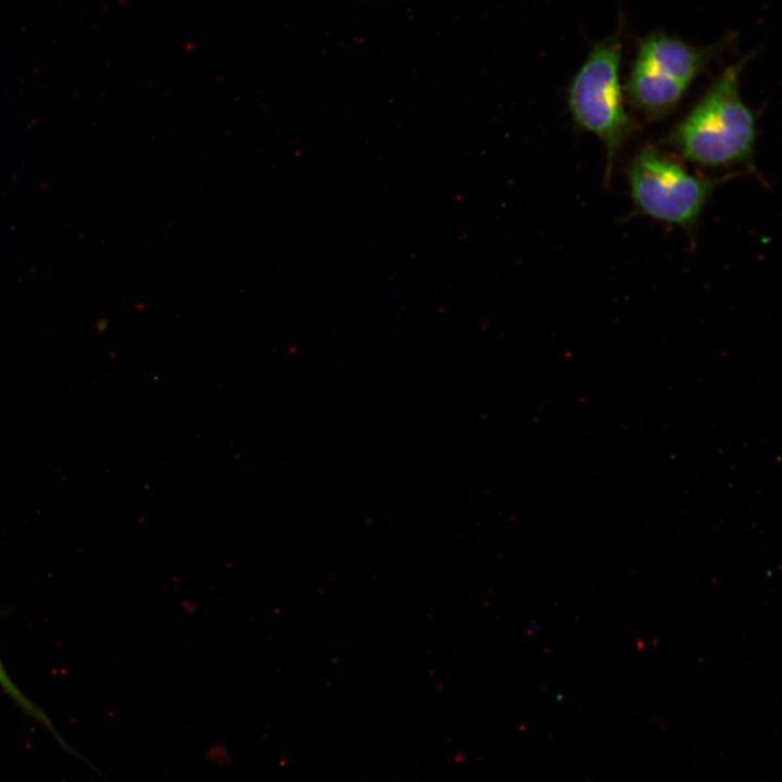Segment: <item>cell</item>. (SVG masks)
Segmentation results:
<instances>
[{
    "label": "cell",
    "mask_w": 782,
    "mask_h": 782,
    "mask_svg": "<svg viewBox=\"0 0 782 782\" xmlns=\"http://www.w3.org/2000/svg\"><path fill=\"white\" fill-rule=\"evenodd\" d=\"M744 63L723 70L663 139L684 160L708 168L752 166L756 116L740 92Z\"/></svg>",
    "instance_id": "obj_1"
},
{
    "label": "cell",
    "mask_w": 782,
    "mask_h": 782,
    "mask_svg": "<svg viewBox=\"0 0 782 782\" xmlns=\"http://www.w3.org/2000/svg\"><path fill=\"white\" fill-rule=\"evenodd\" d=\"M0 688L9 696V698L28 717L41 724L48 730L55 740L61 744L62 748L72 753L73 749L60 736L51 719L36 703H34L17 684L13 681L12 677L8 672L1 657H0Z\"/></svg>",
    "instance_id": "obj_5"
},
{
    "label": "cell",
    "mask_w": 782,
    "mask_h": 782,
    "mask_svg": "<svg viewBox=\"0 0 782 782\" xmlns=\"http://www.w3.org/2000/svg\"><path fill=\"white\" fill-rule=\"evenodd\" d=\"M629 193L638 211L653 219L693 234L701 214L718 187L731 178L689 173L656 148L640 150L628 163Z\"/></svg>",
    "instance_id": "obj_3"
},
{
    "label": "cell",
    "mask_w": 782,
    "mask_h": 782,
    "mask_svg": "<svg viewBox=\"0 0 782 782\" xmlns=\"http://www.w3.org/2000/svg\"><path fill=\"white\" fill-rule=\"evenodd\" d=\"M621 40L614 34L595 43L568 88V108L573 122L597 137L606 152L605 180L616 156L633 133L625 109L620 85Z\"/></svg>",
    "instance_id": "obj_2"
},
{
    "label": "cell",
    "mask_w": 782,
    "mask_h": 782,
    "mask_svg": "<svg viewBox=\"0 0 782 782\" xmlns=\"http://www.w3.org/2000/svg\"><path fill=\"white\" fill-rule=\"evenodd\" d=\"M722 48H698L665 34L644 38L625 86L628 101L646 118L667 115Z\"/></svg>",
    "instance_id": "obj_4"
}]
</instances>
